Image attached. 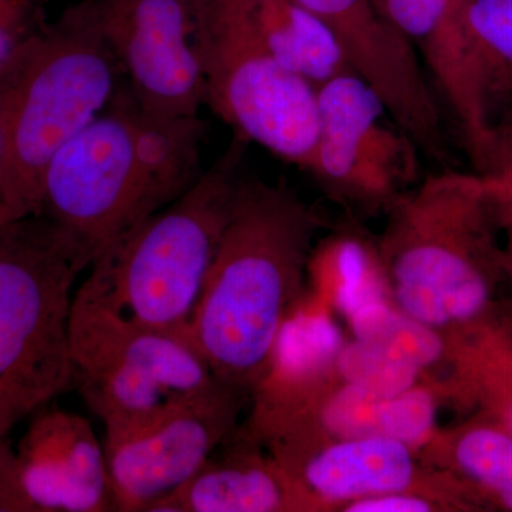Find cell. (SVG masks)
<instances>
[{
    "label": "cell",
    "mask_w": 512,
    "mask_h": 512,
    "mask_svg": "<svg viewBox=\"0 0 512 512\" xmlns=\"http://www.w3.org/2000/svg\"><path fill=\"white\" fill-rule=\"evenodd\" d=\"M322 228L292 188L245 177L190 336L212 373L252 400L278 362Z\"/></svg>",
    "instance_id": "6da1fadb"
},
{
    "label": "cell",
    "mask_w": 512,
    "mask_h": 512,
    "mask_svg": "<svg viewBox=\"0 0 512 512\" xmlns=\"http://www.w3.org/2000/svg\"><path fill=\"white\" fill-rule=\"evenodd\" d=\"M377 271L397 309L454 342L503 313V232L487 178L431 175L387 211Z\"/></svg>",
    "instance_id": "7a4b0ae2"
},
{
    "label": "cell",
    "mask_w": 512,
    "mask_h": 512,
    "mask_svg": "<svg viewBox=\"0 0 512 512\" xmlns=\"http://www.w3.org/2000/svg\"><path fill=\"white\" fill-rule=\"evenodd\" d=\"M205 123L144 109L127 83L56 154L40 214L72 235L94 261L201 177ZM92 261V262H93Z\"/></svg>",
    "instance_id": "3957f363"
},
{
    "label": "cell",
    "mask_w": 512,
    "mask_h": 512,
    "mask_svg": "<svg viewBox=\"0 0 512 512\" xmlns=\"http://www.w3.org/2000/svg\"><path fill=\"white\" fill-rule=\"evenodd\" d=\"M123 80L92 0L47 22L0 67V200L9 221L40 214L50 161L109 106Z\"/></svg>",
    "instance_id": "277c9868"
},
{
    "label": "cell",
    "mask_w": 512,
    "mask_h": 512,
    "mask_svg": "<svg viewBox=\"0 0 512 512\" xmlns=\"http://www.w3.org/2000/svg\"><path fill=\"white\" fill-rule=\"evenodd\" d=\"M247 146L234 136L190 190L97 255L74 295L138 326L190 335L245 178Z\"/></svg>",
    "instance_id": "5b68a950"
},
{
    "label": "cell",
    "mask_w": 512,
    "mask_h": 512,
    "mask_svg": "<svg viewBox=\"0 0 512 512\" xmlns=\"http://www.w3.org/2000/svg\"><path fill=\"white\" fill-rule=\"evenodd\" d=\"M92 261L45 215L0 231V441L74 389V288Z\"/></svg>",
    "instance_id": "8992f818"
},
{
    "label": "cell",
    "mask_w": 512,
    "mask_h": 512,
    "mask_svg": "<svg viewBox=\"0 0 512 512\" xmlns=\"http://www.w3.org/2000/svg\"><path fill=\"white\" fill-rule=\"evenodd\" d=\"M205 107L245 143L308 173L318 134L316 89L276 60L249 0H192Z\"/></svg>",
    "instance_id": "52a82bcc"
},
{
    "label": "cell",
    "mask_w": 512,
    "mask_h": 512,
    "mask_svg": "<svg viewBox=\"0 0 512 512\" xmlns=\"http://www.w3.org/2000/svg\"><path fill=\"white\" fill-rule=\"evenodd\" d=\"M70 339L74 389L104 433L130 429L225 386L188 333L138 326L76 295Z\"/></svg>",
    "instance_id": "ba28073f"
},
{
    "label": "cell",
    "mask_w": 512,
    "mask_h": 512,
    "mask_svg": "<svg viewBox=\"0 0 512 512\" xmlns=\"http://www.w3.org/2000/svg\"><path fill=\"white\" fill-rule=\"evenodd\" d=\"M316 101L318 134L308 174L343 204L389 211L419 180L420 148L359 74L322 84Z\"/></svg>",
    "instance_id": "9c48e42d"
},
{
    "label": "cell",
    "mask_w": 512,
    "mask_h": 512,
    "mask_svg": "<svg viewBox=\"0 0 512 512\" xmlns=\"http://www.w3.org/2000/svg\"><path fill=\"white\" fill-rule=\"evenodd\" d=\"M249 397L227 386L164 410L130 429L104 433L116 510L150 512L237 430Z\"/></svg>",
    "instance_id": "30bf717a"
},
{
    "label": "cell",
    "mask_w": 512,
    "mask_h": 512,
    "mask_svg": "<svg viewBox=\"0 0 512 512\" xmlns=\"http://www.w3.org/2000/svg\"><path fill=\"white\" fill-rule=\"evenodd\" d=\"M111 511L106 450L86 417L50 403L19 441H0V512Z\"/></svg>",
    "instance_id": "8fae6325"
},
{
    "label": "cell",
    "mask_w": 512,
    "mask_h": 512,
    "mask_svg": "<svg viewBox=\"0 0 512 512\" xmlns=\"http://www.w3.org/2000/svg\"><path fill=\"white\" fill-rule=\"evenodd\" d=\"M104 42L138 103L168 119L205 107L192 0H92Z\"/></svg>",
    "instance_id": "7c38bea8"
},
{
    "label": "cell",
    "mask_w": 512,
    "mask_h": 512,
    "mask_svg": "<svg viewBox=\"0 0 512 512\" xmlns=\"http://www.w3.org/2000/svg\"><path fill=\"white\" fill-rule=\"evenodd\" d=\"M259 443L291 476L306 512L339 511L352 501L406 490L456 491L470 501L419 451L390 437L284 433Z\"/></svg>",
    "instance_id": "4fadbf2b"
},
{
    "label": "cell",
    "mask_w": 512,
    "mask_h": 512,
    "mask_svg": "<svg viewBox=\"0 0 512 512\" xmlns=\"http://www.w3.org/2000/svg\"><path fill=\"white\" fill-rule=\"evenodd\" d=\"M296 2L335 33L352 69L382 97L394 121L420 151L446 164L450 151L439 104L419 57L377 0Z\"/></svg>",
    "instance_id": "5bb4252c"
},
{
    "label": "cell",
    "mask_w": 512,
    "mask_h": 512,
    "mask_svg": "<svg viewBox=\"0 0 512 512\" xmlns=\"http://www.w3.org/2000/svg\"><path fill=\"white\" fill-rule=\"evenodd\" d=\"M402 33L421 67L433 77L463 136L476 173L484 163L488 134L481 120L460 0H377Z\"/></svg>",
    "instance_id": "9a60e30c"
},
{
    "label": "cell",
    "mask_w": 512,
    "mask_h": 512,
    "mask_svg": "<svg viewBox=\"0 0 512 512\" xmlns=\"http://www.w3.org/2000/svg\"><path fill=\"white\" fill-rule=\"evenodd\" d=\"M150 512H306L284 467L239 424L184 485Z\"/></svg>",
    "instance_id": "2e32d148"
},
{
    "label": "cell",
    "mask_w": 512,
    "mask_h": 512,
    "mask_svg": "<svg viewBox=\"0 0 512 512\" xmlns=\"http://www.w3.org/2000/svg\"><path fill=\"white\" fill-rule=\"evenodd\" d=\"M421 457L447 474L478 511L512 512V431L497 417L480 410L440 430Z\"/></svg>",
    "instance_id": "e0dca14e"
},
{
    "label": "cell",
    "mask_w": 512,
    "mask_h": 512,
    "mask_svg": "<svg viewBox=\"0 0 512 512\" xmlns=\"http://www.w3.org/2000/svg\"><path fill=\"white\" fill-rule=\"evenodd\" d=\"M256 25L276 60L318 89L355 73L338 37L296 0H249Z\"/></svg>",
    "instance_id": "ac0fdd59"
},
{
    "label": "cell",
    "mask_w": 512,
    "mask_h": 512,
    "mask_svg": "<svg viewBox=\"0 0 512 512\" xmlns=\"http://www.w3.org/2000/svg\"><path fill=\"white\" fill-rule=\"evenodd\" d=\"M460 16L490 140L491 128L512 104V0H460Z\"/></svg>",
    "instance_id": "d6986e66"
},
{
    "label": "cell",
    "mask_w": 512,
    "mask_h": 512,
    "mask_svg": "<svg viewBox=\"0 0 512 512\" xmlns=\"http://www.w3.org/2000/svg\"><path fill=\"white\" fill-rule=\"evenodd\" d=\"M471 404L512 431V319L507 311L466 340Z\"/></svg>",
    "instance_id": "ffe728a7"
},
{
    "label": "cell",
    "mask_w": 512,
    "mask_h": 512,
    "mask_svg": "<svg viewBox=\"0 0 512 512\" xmlns=\"http://www.w3.org/2000/svg\"><path fill=\"white\" fill-rule=\"evenodd\" d=\"M326 366L339 382L380 397L399 396L414 387L431 384L416 367L362 339L345 343Z\"/></svg>",
    "instance_id": "44dd1931"
},
{
    "label": "cell",
    "mask_w": 512,
    "mask_h": 512,
    "mask_svg": "<svg viewBox=\"0 0 512 512\" xmlns=\"http://www.w3.org/2000/svg\"><path fill=\"white\" fill-rule=\"evenodd\" d=\"M340 512H471L464 495L450 490H406L376 495L343 505Z\"/></svg>",
    "instance_id": "7402d4cb"
},
{
    "label": "cell",
    "mask_w": 512,
    "mask_h": 512,
    "mask_svg": "<svg viewBox=\"0 0 512 512\" xmlns=\"http://www.w3.org/2000/svg\"><path fill=\"white\" fill-rule=\"evenodd\" d=\"M47 22L42 0H0V67Z\"/></svg>",
    "instance_id": "603a6c76"
},
{
    "label": "cell",
    "mask_w": 512,
    "mask_h": 512,
    "mask_svg": "<svg viewBox=\"0 0 512 512\" xmlns=\"http://www.w3.org/2000/svg\"><path fill=\"white\" fill-rule=\"evenodd\" d=\"M480 175L512 181V104L491 128Z\"/></svg>",
    "instance_id": "cb8c5ba5"
},
{
    "label": "cell",
    "mask_w": 512,
    "mask_h": 512,
    "mask_svg": "<svg viewBox=\"0 0 512 512\" xmlns=\"http://www.w3.org/2000/svg\"><path fill=\"white\" fill-rule=\"evenodd\" d=\"M485 178H487L491 190L494 192L501 232H503L505 269H507L508 279V296L505 309H507L508 315L512 319V181Z\"/></svg>",
    "instance_id": "d4e9b609"
},
{
    "label": "cell",
    "mask_w": 512,
    "mask_h": 512,
    "mask_svg": "<svg viewBox=\"0 0 512 512\" xmlns=\"http://www.w3.org/2000/svg\"><path fill=\"white\" fill-rule=\"evenodd\" d=\"M0 157H2V137H0ZM8 212L5 210L2 200H0V231L6 224H9Z\"/></svg>",
    "instance_id": "484cf974"
}]
</instances>
